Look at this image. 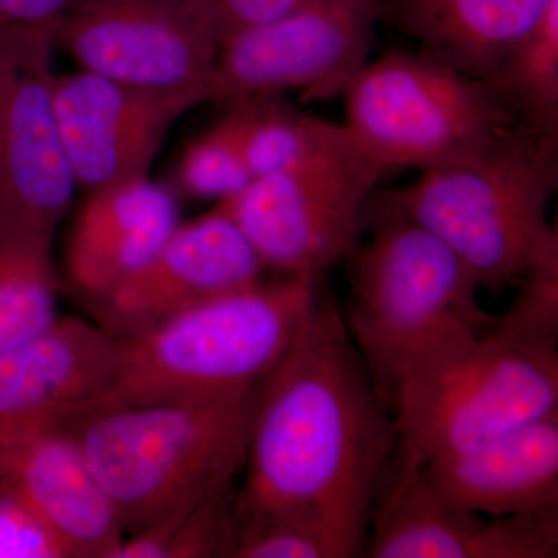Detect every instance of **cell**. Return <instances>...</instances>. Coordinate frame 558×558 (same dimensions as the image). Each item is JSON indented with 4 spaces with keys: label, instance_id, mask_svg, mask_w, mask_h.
<instances>
[{
    "label": "cell",
    "instance_id": "obj_1",
    "mask_svg": "<svg viewBox=\"0 0 558 558\" xmlns=\"http://www.w3.org/2000/svg\"><path fill=\"white\" fill-rule=\"evenodd\" d=\"M395 417L333 301L322 292L288 354L256 389L234 512L286 521L328 558L363 556Z\"/></svg>",
    "mask_w": 558,
    "mask_h": 558
},
{
    "label": "cell",
    "instance_id": "obj_2",
    "mask_svg": "<svg viewBox=\"0 0 558 558\" xmlns=\"http://www.w3.org/2000/svg\"><path fill=\"white\" fill-rule=\"evenodd\" d=\"M319 281L259 279L119 340L109 387L81 411L252 395L306 325L323 292Z\"/></svg>",
    "mask_w": 558,
    "mask_h": 558
},
{
    "label": "cell",
    "instance_id": "obj_3",
    "mask_svg": "<svg viewBox=\"0 0 558 558\" xmlns=\"http://www.w3.org/2000/svg\"><path fill=\"white\" fill-rule=\"evenodd\" d=\"M369 238L349 258L348 332L374 387L392 409L400 381L421 363L494 326L469 267L435 233L371 194Z\"/></svg>",
    "mask_w": 558,
    "mask_h": 558
},
{
    "label": "cell",
    "instance_id": "obj_4",
    "mask_svg": "<svg viewBox=\"0 0 558 558\" xmlns=\"http://www.w3.org/2000/svg\"><path fill=\"white\" fill-rule=\"evenodd\" d=\"M557 186L558 132L517 126L476 159L374 196L446 242L480 289L499 292L558 256L548 219Z\"/></svg>",
    "mask_w": 558,
    "mask_h": 558
},
{
    "label": "cell",
    "instance_id": "obj_5",
    "mask_svg": "<svg viewBox=\"0 0 558 558\" xmlns=\"http://www.w3.org/2000/svg\"><path fill=\"white\" fill-rule=\"evenodd\" d=\"M255 392L86 410L62 422L131 537L234 480L244 464Z\"/></svg>",
    "mask_w": 558,
    "mask_h": 558
},
{
    "label": "cell",
    "instance_id": "obj_6",
    "mask_svg": "<svg viewBox=\"0 0 558 558\" xmlns=\"http://www.w3.org/2000/svg\"><path fill=\"white\" fill-rule=\"evenodd\" d=\"M341 98L349 135L385 172L465 163L520 126L486 81L418 51L369 60Z\"/></svg>",
    "mask_w": 558,
    "mask_h": 558
},
{
    "label": "cell",
    "instance_id": "obj_7",
    "mask_svg": "<svg viewBox=\"0 0 558 558\" xmlns=\"http://www.w3.org/2000/svg\"><path fill=\"white\" fill-rule=\"evenodd\" d=\"M398 446L421 464L558 413V349L488 329L421 363L391 409Z\"/></svg>",
    "mask_w": 558,
    "mask_h": 558
},
{
    "label": "cell",
    "instance_id": "obj_8",
    "mask_svg": "<svg viewBox=\"0 0 558 558\" xmlns=\"http://www.w3.org/2000/svg\"><path fill=\"white\" fill-rule=\"evenodd\" d=\"M384 174L354 150L253 179L216 205L266 269L322 278L359 247L366 204Z\"/></svg>",
    "mask_w": 558,
    "mask_h": 558
},
{
    "label": "cell",
    "instance_id": "obj_9",
    "mask_svg": "<svg viewBox=\"0 0 558 558\" xmlns=\"http://www.w3.org/2000/svg\"><path fill=\"white\" fill-rule=\"evenodd\" d=\"M381 0H314L223 38L209 101L299 90L306 100L341 97L368 64Z\"/></svg>",
    "mask_w": 558,
    "mask_h": 558
},
{
    "label": "cell",
    "instance_id": "obj_10",
    "mask_svg": "<svg viewBox=\"0 0 558 558\" xmlns=\"http://www.w3.org/2000/svg\"><path fill=\"white\" fill-rule=\"evenodd\" d=\"M54 32L0 35V230L50 247L78 190L54 113Z\"/></svg>",
    "mask_w": 558,
    "mask_h": 558
},
{
    "label": "cell",
    "instance_id": "obj_11",
    "mask_svg": "<svg viewBox=\"0 0 558 558\" xmlns=\"http://www.w3.org/2000/svg\"><path fill=\"white\" fill-rule=\"evenodd\" d=\"M54 40L95 75L205 101L222 44L193 0H84L62 17Z\"/></svg>",
    "mask_w": 558,
    "mask_h": 558
},
{
    "label": "cell",
    "instance_id": "obj_12",
    "mask_svg": "<svg viewBox=\"0 0 558 558\" xmlns=\"http://www.w3.org/2000/svg\"><path fill=\"white\" fill-rule=\"evenodd\" d=\"M363 556L556 558L558 509L483 520L444 498L398 446L374 498Z\"/></svg>",
    "mask_w": 558,
    "mask_h": 558
},
{
    "label": "cell",
    "instance_id": "obj_13",
    "mask_svg": "<svg viewBox=\"0 0 558 558\" xmlns=\"http://www.w3.org/2000/svg\"><path fill=\"white\" fill-rule=\"evenodd\" d=\"M62 148L80 190L146 178L175 123L205 101L189 92H153L87 70L54 76Z\"/></svg>",
    "mask_w": 558,
    "mask_h": 558
},
{
    "label": "cell",
    "instance_id": "obj_14",
    "mask_svg": "<svg viewBox=\"0 0 558 558\" xmlns=\"http://www.w3.org/2000/svg\"><path fill=\"white\" fill-rule=\"evenodd\" d=\"M264 270L240 227L215 205L199 218L180 222L142 270L90 310L110 336L130 339L180 312L259 281Z\"/></svg>",
    "mask_w": 558,
    "mask_h": 558
},
{
    "label": "cell",
    "instance_id": "obj_15",
    "mask_svg": "<svg viewBox=\"0 0 558 558\" xmlns=\"http://www.w3.org/2000/svg\"><path fill=\"white\" fill-rule=\"evenodd\" d=\"M0 486L60 538L70 558H116L126 534L62 421L0 440Z\"/></svg>",
    "mask_w": 558,
    "mask_h": 558
},
{
    "label": "cell",
    "instance_id": "obj_16",
    "mask_svg": "<svg viewBox=\"0 0 558 558\" xmlns=\"http://www.w3.org/2000/svg\"><path fill=\"white\" fill-rule=\"evenodd\" d=\"M119 349L120 341L97 322L62 317L0 354V440L94 403L112 380Z\"/></svg>",
    "mask_w": 558,
    "mask_h": 558
},
{
    "label": "cell",
    "instance_id": "obj_17",
    "mask_svg": "<svg viewBox=\"0 0 558 558\" xmlns=\"http://www.w3.org/2000/svg\"><path fill=\"white\" fill-rule=\"evenodd\" d=\"M179 226L174 193L149 175L92 191L70 233V284L94 306L142 270Z\"/></svg>",
    "mask_w": 558,
    "mask_h": 558
},
{
    "label": "cell",
    "instance_id": "obj_18",
    "mask_svg": "<svg viewBox=\"0 0 558 558\" xmlns=\"http://www.w3.org/2000/svg\"><path fill=\"white\" fill-rule=\"evenodd\" d=\"M422 469L444 498L470 512L499 519L558 509V413Z\"/></svg>",
    "mask_w": 558,
    "mask_h": 558
},
{
    "label": "cell",
    "instance_id": "obj_19",
    "mask_svg": "<svg viewBox=\"0 0 558 558\" xmlns=\"http://www.w3.org/2000/svg\"><path fill=\"white\" fill-rule=\"evenodd\" d=\"M554 0H381V17L418 53L486 80Z\"/></svg>",
    "mask_w": 558,
    "mask_h": 558
},
{
    "label": "cell",
    "instance_id": "obj_20",
    "mask_svg": "<svg viewBox=\"0 0 558 558\" xmlns=\"http://www.w3.org/2000/svg\"><path fill=\"white\" fill-rule=\"evenodd\" d=\"M222 117L253 179L360 150L344 124L290 105L282 94L229 102Z\"/></svg>",
    "mask_w": 558,
    "mask_h": 558
},
{
    "label": "cell",
    "instance_id": "obj_21",
    "mask_svg": "<svg viewBox=\"0 0 558 558\" xmlns=\"http://www.w3.org/2000/svg\"><path fill=\"white\" fill-rule=\"evenodd\" d=\"M532 132H558V0L484 80Z\"/></svg>",
    "mask_w": 558,
    "mask_h": 558
},
{
    "label": "cell",
    "instance_id": "obj_22",
    "mask_svg": "<svg viewBox=\"0 0 558 558\" xmlns=\"http://www.w3.org/2000/svg\"><path fill=\"white\" fill-rule=\"evenodd\" d=\"M58 284L50 245L0 230V354L57 322Z\"/></svg>",
    "mask_w": 558,
    "mask_h": 558
},
{
    "label": "cell",
    "instance_id": "obj_23",
    "mask_svg": "<svg viewBox=\"0 0 558 558\" xmlns=\"http://www.w3.org/2000/svg\"><path fill=\"white\" fill-rule=\"evenodd\" d=\"M236 495L230 481L199 501L172 509L124 538L116 558H229Z\"/></svg>",
    "mask_w": 558,
    "mask_h": 558
},
{
    "label": "cell",
    "instance_id": "obj_24",
    "mask_svg": "<svg viewBox=\"0 0 558 558\" xmlns=\"http://www.w3.org/2000/svg\"><path fill=\"white\" fill-rule=\"evenodd\" d=\"M252 180L240 146L222 120L194 138L180 157L178 186L186 196L226 201Z\"/></svg>",
    "mask_w": 558,
    "mask_h": 558
},
{
    "label": "cell",
    "instance_id": "obj_25",
    "mask_svg": "<svg viewBox=\"0 0 558 558\" xmlns=\"http://www.w3.org/2000/svg\"><path fill=\"white\" fill-rule=\"evenodd\" d=\"M521 289L508 312L495 317L492 330L538 347H558V256L538 264L520 279Z\"/></svg>",
    "mask_w": 558,
    "mask_h": 558
},
{
    "label": "cell",
    "instance_id": "obj_26",
    "mask_svg": "<svg viewBox=\"0 0 558 558\" xmlns=\"http://www.w3.org/2000/svg\"><path fill=\"white\" fill-rule=\"evenodd\" d=\"M0 558H70L60 538L20 497L2 486Z\"/></svg>",
    "mask_w": 558,
    "mask_h": 558
},
{
    "label": "cell",
    "instance_id": "obj_27",
    "mask_svg": "<svg viewBox=\"0 0 558 558\" xmlns=\"http://www.w3.org/2000/svg\"><path fill=\"white\" fill-rule=\"evenodd\" d=\"M311 2L314 0H193L222 40L230 33L278 20Z\"/></svg>",
    "mask_w": 558,
    "mask_h": 558
},
{
    "label": "cell",
    "instance_id": "obj_28",
    "mask_svg": "<svg viewBox=\"0 0 558 558\" xmlns=\"http://www.w3.org/2000/svg\"><path fill=\"white\" fill-rule=\"evenodd\" d=\"M84 0H0V35L54 28Z\"/></svg>",
    "mask_w": 558,
    "mask_h": 558
}]
</instances>
